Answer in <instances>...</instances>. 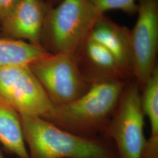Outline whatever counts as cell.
Returning <instances> with one entry per match:
<instances>
[{
  "label": "cell",
  "instance_id": "6da1fadb",
  "mask_svg": "<svg viewBox=\"0 0 158 158\" xmlns=\"http://www.w3.org/2000/svg\"><path fill=\"white\" fill-rule=\"evenodd\" d=\"M126 83L112 80L92 83L77 99L56 105L48 121L74 134L94 138L97 132L106 129Z\"/></svg>",
  "mask_w": 158,
  "mask_h": 158
},
{
  "label": "cell",
  "instance_id": "277c9868",
  "mask_svg": "<svg viewBox=\"0 0 158 158\" xmlns=\"http://www.w3.org/2000/svg\"><path fill=\"white\" fill-rule=\"evenodd\" d=\"M140 90L135 81L126 83L105 131L113 139L118 158H141L146 139Z\"/></svg>",
  "mask_w": 158,
  "mask_h": 158
},
{
  "label": "cell",
  "instance_id": "7c38bea8",
  "mask_svg": "<svg viewBox=\"0 0 158 158\" xmlns=\"http://www.w3.org/2000/svg\"><path fill=\"white\" fill-rule=\"evenodd\" d=\"M50 54L41 46L0 36V68L29 66Z\"/></svg>",
  "mask_w": 158,
  "mask_h": 158
},
{
  "label": "cell",
  "instance_id": "ba28073f",
  "mask_svg": "<svg viewBox=\"0 0 158 158\" xmlns=\"http://www.w3.org/2000/svg\"><path fill=\"white\" fill-rule=\"evenodd\" d=\"M51 7L43 0H19L11 12L0 22V36L26 40L41 46L42 32Z\"/></svg>",
  "mask_w": 158,
  "mask_h": 158
},
{
  "label": "cell",
  "instance_id": "4fadbf2b",
  "mask_svg": "<svg viewBox=\"0 0 158 158\" xmlns=\"http://www.w3.org/2000/svg\"><path fill=\"white\" fill-rule=\"evenodd\" d=\"M141 95L142 109L149 119L151 138H158V68L156 65L148 79Z\"/></svg>",
  "mask_w": 158,
  "mask_h": 158
},
{
  "label": "cell",
  "instance_id": "30bf717a",
  "mask_svg": "<svg viewBox=\"0 0 158 158\" xmlns=\"http://www.w3.org/2000/svg\"><path fill=\"white\" fill-rule=\"evenodd\" d=\"M107 50L128 78L132 76V57L130 42V30L100 15L89 35Z\"/></svg>",
  "mask_w": 158,
  "mask_h": 158
},
{
  "label": "cell",
  "instance_id": "8fae6325",
  "mask_svg": "<svg viewBox=\"0 0 158 158\" xmlns=\"http://www.w3.org/2000/svg\"><path fill=\"white\" fill-rule=\"evenodd\" d=\"M0 143L6 152L29 158L19 115L0 98Z\"/></svg>",
  "mask_w": 158,
  "mask_h": 158
},
{
  "label": "cell",
  "instance_id": "e0dca14e",
  "mask_svg": "<svg viewBox=\"0 0 158 158\" xmlns=\"http://www.w3.org/2000/svg\"><path fill=\"white\" fill-rule=\"evenodd\" d=\"M0 35H1V28H0Z\"/></svg>",
  "mask_w": 158,
  "mask_h": 158
},
{
  "label": "cell",
  "instance_id": "7a4b0ae2",
  "mask_svg": "<svg viewBox=\"0 0 158 158\" xmlns=\"http://www.w3.org/2000/svg\"><path fill=\"white\" fill-rule=\"evenodd\" d=\"M29 158H118L107 142L77 135L38 117L19 115Z\"/></svg>",
  "mask_w": 158,
  "mask_h": 158
},
{
  "label": "cell",
  "instance_id": "2e32d148",
  "mask_svg": "<svg viewBox=\"0 0 158 158\" xmlns=\"http://www.w3.org/2000/svg\"><path fill=\"white\" fill-rule=\"evenodd\" d=\"M0 158H5L4 156L3 153L2 152V151H1V149H0Z\"/></svg>",
  "mask_w": 158,
  "mask_h": 158
},
{
  "label": "cell",
  "instance_id": "9c48e42d",
  "mask_svg": "<svg viewBox=\"0 0 158 158\" xmlns=\"http://www.w3.org/2000/svg\"><path fill=\"white\" fill-rule=\"evenodd\" d=\"M79 69L87 82L106 80L125 81L128 77L113 55L88 36L74 52Z\"/></svg>",
  "mask_w": 158,
  "mask_h": 158
},
{
  "label": "cell",
  "instance_id": "52a82bcc",
  "mask_svg": "<svg viewBox=\"0 0 158 158\" xmlns=\"http://www.w3.org/2000/svg\"><path fill=\"white\" fill-rule=\"evenodd\" d=\"M138 19L130 31L132 77L142 90L156 67L158 49V0H138Z\"/></svg>",
  "mask_w": 158,
  "mask_h": 158
},
{
  "label": "cell",
  "instance_id": "8992f818",
  "mask_svg": "<svg viewBox=\"0 0 158 158\" xmlns=\"http://www.w3.org/2000/svg\"><path fill=\"white\" fill-rule=\"evenodd\" d=\"M29 66L55 105L77 99L90 86L79 69L74 53L50 54Z\"/></svg>",
  "mask_w": 158,
  "mask_h": 158
},
{
  "label": "cell",
  "instance_id": "3957f363",
  "mask_svg": "<svg viewBox=\"0 0 158 158\" xmlns=\"http://www.w3.org/2000/svg\"><path fill=\"white\" fill-rule=\"evenodd\" d=\"M100 15L88 0H62L48 12L40 45L51 54L74 53Z\"/></svg>",
  "mask_w": 158,
  "mask_h": 158
},
{
  "label": "cell",
  "instance_id": "5bb4252c",
  "mask_svg": "<svg viewBox=\"0 0 158 158\" xmlns=\"http://www.w3.org/2000/svg\"><path fill=\"white\" fill-rule=\"evenodd\" d=\"M100 14L110 10H121L129 14H136L138 10L136 0H88Z\"/></svg>",
  "mask_w": 158,
  "mask_h": 158
},
{
  "label": "cell",
  "instance_id": "5b68a950",
  "mask_svg": "<svg viewBox=\"0 0 158 158\" xmlns=\"http://www.w3.org/2000/svg\"><path fill=\"white\" fill-rule=\"evenodd\" d=\"M0 98L19 115L48 121L56 106L29 66L0 68Z\"/></svg>",
  "mask_w": 158,
  "mask_h": 158
},
{
  "label": "cell",
  "instance_id": "9a60e30c",
  "mask_svg": "<svg viewBox=\"0 0 158 158\" xmlns=\"http://www.w3.org/2000/svg\"><path fill=\"white\" fill-rule=\"evenodd\" d=\"M19 0H0V22L7 17Z\"/></svg>",
  "mask_w": 158,
  "mask_h": 158
}]
</instances>
